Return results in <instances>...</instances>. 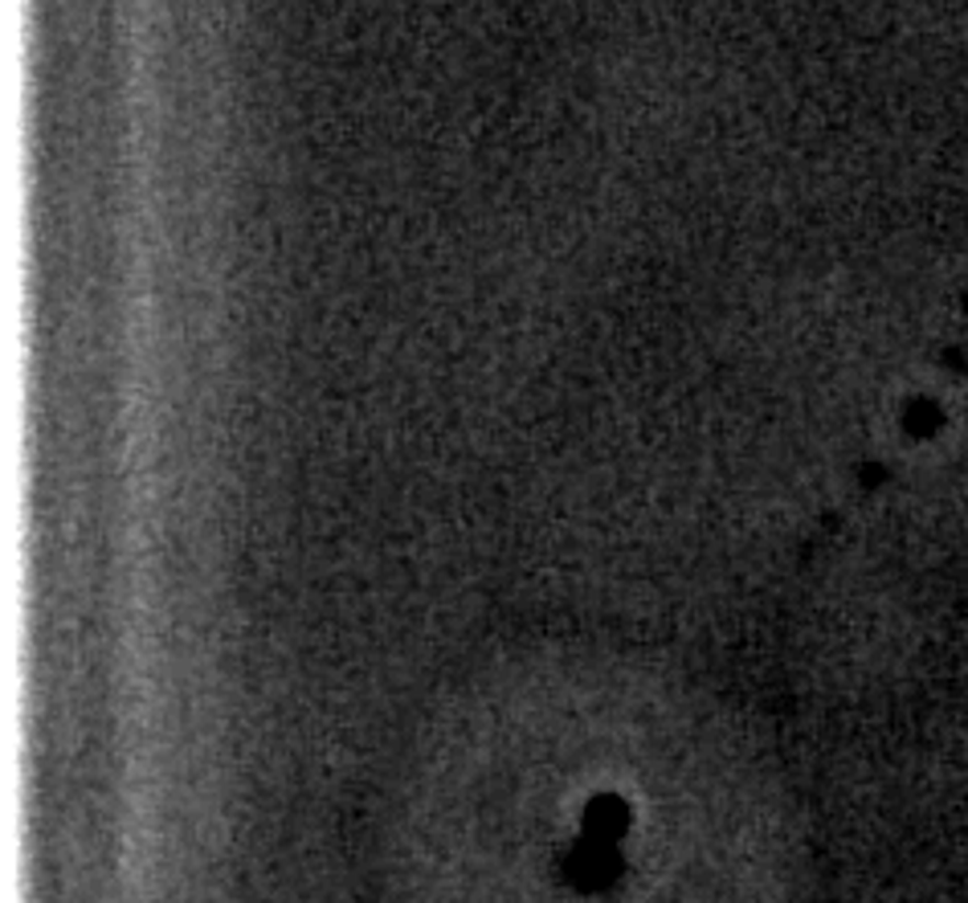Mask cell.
<instances>
[{
	"instance_id": "1",
	"label": "cell",
	"mask_w": 968,
	"mask_h": 903,
	"mask_svg": "<svg viewBox=\"0 0 968 903\" xmlns=\"http://www.w3.org/2000/svg\"><path fill=\"white\" fill-rule=\"evenodd\" d=\"M626 822L629 810L622 805V798H601L589 805V834H596V838H613Z\"/></svg>"
}]
</instances>
